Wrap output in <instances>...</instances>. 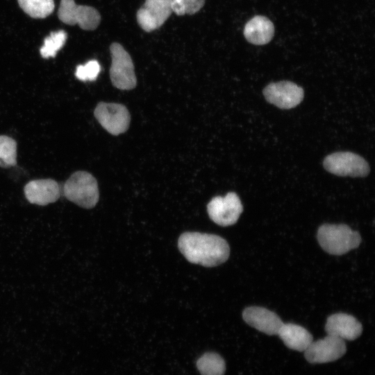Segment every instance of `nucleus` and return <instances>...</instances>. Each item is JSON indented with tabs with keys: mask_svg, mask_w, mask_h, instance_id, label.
Listing matches in <instances>:
<instances>
[{
	"mask_svg": "<svg viewBox=\"0 0 375 375\" xmlns=\"http://www.w3.org/2000/svg\"><path fill=\"white\" fill-rule=\"evenodd\" d=\"M178 247L190 262L208 267L224 263L230 254L228 242L213 234L183 233L178 238Z\"/></svg>",
	"mask_w": 375,
	"mask_h": 375,
	"instance_id": "f257e3e1",
	"label": "nucleus"
},
{
	"mask_svg": "<svg viewBox=\"0 0 375 375\" xmlns=\"http://www.w3.org/2000/svg\"><path fill=\"white\" fill-rule=\"evenodd\" d=\"M317 240L326 252L336 256L357 248L361 242L359 233L346 224L322 225L317 231Z\"/></svg>",
	"mask_w": 375,
	"mask_h": 375,
	"instance_id": "f03ea898",
	"label": "nucleus"
},
{
	"mask_svg": "<svg viewBox=\"0 0 375 375\" xmlns=\"http://www.w3.org/2000/svg\"><path fill=\"white\" fill-rule=\"evenodd\" d=\"M63 193L68 200L84 208H94L99 197L97 180L85 171L71 175L64 185Z\"/></svg>",
	"mask_w": 375,
	"mask_h": 375,
	"instance_id": "7ed1b4c3",
	"label": "nucleus"
},
{
	"mask_svg": "<svg viewBox=\"0 0 375 375\" xmlns=\"http://www.w3.org/2000/svg\"><path fill=\"white\" fill-rule=\"evenodd\" d=\"M110 52L112 58L110 76L112 85L120 90L133 89L137 79L130 54L118 42L110 44Z\"/></svg>",
	"mask_w": 375,
	"mask_h": 375,
	"instance_id": "20e7f679",
	"label": "nucleus"
},
{
	"mask_svg": "<svg viewBox=\"0 0 375 375\" xmlns=\"http://www.w3.org/2000/svg\"><path fill=\"white\" fill-rule=\"evenodd\" d=\"M324 167L328 172L340 176L363 177L369 172L366 160L349 151H340L327 156Z\"/></svg>",
	"mask_w": 375,
	"mask_h": 375,
	"instance_id": "39448f33",
	"label": "nucleus"
},
{
	"mask_svg": "<svg viewBox=\"0 0 375 375\" xmlns=\"http://www.w3.org/2000/svg\"><path fill=\"white\" fill-rule=\"evenodd\" d=\"M58 16L63 23L78 24L85 31L96 29L101 22V15L97 9L89 6L77 5L74 0H61Z\"/></svg>",
	"mask_w": 375,
	"mask_h": 375,
	"instance_id": "423d86ee",
	"label": "nucleus"
},
{
	"mask_svg": "<svg viewBox=\"0 0 375 375\" xmlns=\"http://www.w3.org/2000/svg\"><path fill=\"white\" fill-rule=\"evenodd\" d=\"M209 217L221 226L234 224L242 212L243 207L239 197L235 192H228L225 197L212 198L207 206Z\"/></svg>",
	"mask_w": 375,
	"mask_h": 375,
	"instance_id": "0eeeda50",
	"label": "nucleus"
},
{
	"mask_svg": "<svg viewBox=\"0 0 375 375\" xmlns=\"http://www.w3.org/2000/svg\"><path fill=\"white\" fill-rule=\"evenodd\" d=\"M94 114L102 127L112 135L121 134L129 127L131 116L127 108L122 104L99 102Z\"/></svg>",
	"mask_w": 375,
	"mask_h": 375,
	"instance_id": "6e6552de",
	"label": "nucleus"
},
{
	"mask_svg": "<svg viewBox=\"0 0 375 375\" xmlns=\"http://www.w3.org/2000/svg\"><path fill=\"white\" fill-rule=\"evenodd\" d=\"M346 351L344 340L327 335L322 339L312 341L304 351V356L310 363H326L340 358Z\"/></svg>",
	"mask_w": 375,
	"mask_h": 375,
	"instance_id": "1a4fd4ad",
	"label": "nucleus"
},
{
	"mask_svg": "<svg viewBox=\"0 0 375 375\" xmlns=\"http://www.w3.org/2000/svg\"><path fill=\"white\" fill-rule=\"evenodd\" d=\"M173 12L171 0H146L138 10L137 22L149 33L160 28Z\"/></svg>",
	"mask_w": 375,
	"mask_h": 375,
	"instance_id": "9d476101",
	"label": "nucleus"
},
{
	"mask_svg": "<svg viewBox=\"0 0 375 375\" xmlns=\"http://www.w3.org/2000/svg\"><path fill=\"white\" fill-rule=\"evenodd\" d=\"M266 100L281 108L290 109L299 105L303 98V90L290 81L271 83L263 90Z\"/></svg>",
	"mask_w": 375,
	"mask_h": 375,
	"instance_id": "9b49d317",
	"label": "nucleus"
},
{
	"mask_svg": "<svg viewBox=\"0 0 375 375\" xmlns=\"http://www.w3.org/2000/svg\"><path fill=\"white\" fill-rule=\"evenodd\" d=\"M242 318L251 327L269 335H278L283 324L275 312L259 306L245 308L242 312Z\"/></svg>",
	"mask_w": 375,
	"mask_h": 375,
	"instance_id": "f8f14e48",
	"label": "nucleus"
},
{
	"mask_svg": "<svg viewBox=\"0 0 375 375\" xmlns=\"http://www.w3.org/2000/svg\"><path fill=\"white\" fill-rule=\"evenodd\" d=\"M325 331L327 335L343 340H354L361 335L362 326L351 315L335 313L327 318Z\"/></svg>",
	"mask_w": 375,
	"mask_h": 375,
	"instance_id": "ddd939ff",
	"label": "nucleus"
},
{
	"mask_svg": "<svg viewBox=\"0 0 375 375\" xmlns=\"http://www.w3.org/2000/svg\"><path fill=\"white\" fill-rule=\"evenodd\" d=\"M24 191L30 203L40 206L56 201L60 194L58 183L51 178L31 181L25 185Z\"/></svg>",
	"mask_w": 375,
	"mask_h": 375,
	"instance_id": "4468645a",
	"label": "nucleus"
},
{
	"mask_svg": "<svg viewBox=\"0 0 375 375\" xmlns=\"http://www.w3.org/2000/svg\"><path fill=\"white\" fill-rule=\"evenodd\" d=\"M274 35V24L265 16H255L246 24L244 28L246 40L253 44H267L272 40Z\"/></svg>",
	"mask_w": 375,
	"mask_h": 375,
	"instance_id": "2eb2a0df",
	"label": "nucleus"
},
{
	"mask_svg": "<svg viewBox=\"0 0 375 375\" xmlns=\"http://www.w3.org/2000/svg\"><path fill=\"white\" fill-rule=\"evenodd\" d=\"M278 335L288 348L301 352L304 351L313 341L312 335L308 331L291 323H283Z\"/></svg>",
	"mask_w": 375,
	"mask_h": 375,
	"instance_id": "dca6fc26",
	"label": "nucleus"
},
{
	"mask_svg": "<svg viewBox=\"0 0 375 375\" xmlns=\"http://www.w3.org/2000/svg\"><path fill=\"white\" fill-rule=\"evenodd\" d=\"M197 367L201 375H224L226 371L224 360L215 352L203 354L197 360Z\"/></svg>",
	"mask_w": 375,
	"mask_h": 375,
	"instance_id": "f3484780",
	"label": "nucleus"
},
{
	"mask_svg": "<svg viewBox=\"0 0 375 375\" xmlns=\"http://www.w3.org/2000/svg\"><path fill=\"white\" fill-rule=\"evenodd\" d=\"M17 1L25 13L36 19L48 17L55 7L53 0H17Z\"/></svg>",
	"mask_w": 375,
	"mask_h": 375,
	"instance_id": "a211bd4d",
	"label": "nucleus"
},
{
	"mask_svg": "<svg viewBox=\"0 0 375 375\" xmlns=\"http://www.w3.org/2000/svg\"><path fill=\"white\" fill-rule=\"evenodd\" d=\"M67 38V33L63 30L51 32L44 40V44L40 49V54L44 58L55 57L57 52L64 46Z\"/></svg>",
	"mask_w": 375,
	"mask_h": 375,
	"instance_id": "6ab92c4d",
	"label": "nucleus"
},
{
	"mask_svg": "<svg viewBox=\"0 0 375 375\" xmlns=\"http://www.w3.org/2000/svg\"><path fill=\"white\" fill-rule=\"evenodd\" d=\"M16 141L7 135H0V167L8 168L16 165Z\"/></svg>",
	"mask_w": 375,
	"mask_h": 375,
	"instance_id": "aec40b11",
	"label": "nucleus"
},
{
	"mask_svg": "<svg viewBox=\"0 0 375 375\" xmlns=\"http://www.w3.org/2000/svg\"><path fill=\"white\" fill-rule=\"evenodd\" d=\"M206 0H171L173 12L178 16L194 15L204 6Z\"/></svg>",
	"mask_w": 375,
	"mask_h": 375,
	"instance_id": "412c9836",
	"label": "nucleus"
},
{
	"mask_svg": "<svg viewBox=\"0 0 375 375\" xmlns=\"http://www.w3.org/2000/svg\"><path fill=\"white\" fill-rule=\"evenodd\" d=\"M101 70L99 63L92 60L84 65H78L76 67L75 75L81 81H94L97 78Z\"/></svg>",
	"mask_w": 375,
	"mask_h": 375,
	"instance_id": "4be33fe9",
	"label": "nucleus"
}]
</instances>
